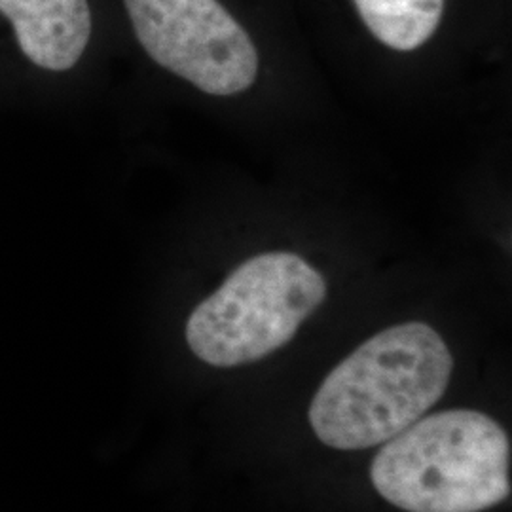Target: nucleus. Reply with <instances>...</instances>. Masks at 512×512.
I'll return each instance as SVG.
<instances>
[{
    "label": "nucleus",
    "instance_id": "nucleus-1",
    "mask_svg": "<svg viewBox=\"0 0 512 512\" xmlns=\"http://www.w3.org/2000/svg\"><path fill=\"white\" fill-rule=\"evenodd\" d=\"M454 357L437 330H382L336 366L310 406L313 433L336 450H365L403 433L439 403Z\"/></svg>",
    "mask_w": 512,
    "mask_h": 512
},
{
    "label": "nucleus",
    "instance_id": "nucleus-2",
    "mask_svg": "<svg viewBox=\"0 0 512 512\" xmlns=\"http://www.w3.org/2000/svg\"><path fill=\"white\" fill-rule=\"evenodd\" d=\"M511 440L490 416L444 410L385 440L376 492L406 512H480L511 495Z\"/></svg>",
    "mask_w": 512,
    "mask_h": 512
},
{
    "label": "nucleus",
    "instance_id": "nucleus-3",
    "mask_svg": "<svg viewBox=\"0 0 512 512\" xmlns=\"http://www.w3.org/2000/svg\"><path fill=\"white\" fill-rule=\"evenodd\" d=\"M325 298V277L302 256H253L192 311L186 342L207 365H249L289 344Z\"/></svg>",
    "mask_w": 512,
    "mask_h": 512
},
{
    "label": "nucleus",
    "instance_id": "nucleus-4",
    "mask_svg": "<svg viewBox=\"0 0 512 512\" xmlns=\"http://www.w3.org/2000/svg\"><path fill=\"white\" fill-rule=\"evenodd\" d=\"M133 31L158 65L209 95L255 84L251 37L219 0H124Z\"/></svg>",
    "mask_w": 512,
    "mask_h": 512
},
{
    "label": "nucleus",
    "instance_id": "nucleus-5",
    "mask_svg": "<svg viewBox=\"0 0 512 512\" xmlns=\"http://www.w3.org/2000/svg\"><path fill=\"white\" fill-rule=\"evenodd\" d=\"M0 16L18 40L19 50L40 69H73L92 37L88 0H0Z\"/></svg>",
    "mask_w": 512,
    "mask_h": 512
},
{
    "label": "nucleus",
    "instance_id": "nucleus-6",
    "mask_svg": "<svg viewBox=\"0 0 512 512\" xmlns=\"http://www.w3.org/2000/svg\"><path fill=\"white\" fill-rule=\"evenodd\" d=\"M368 31L397 52H412L435 35L444 0H353Z\"/></svg>",
    "mask_w": 512,
    "mask_h": 512
}]
</instances>
